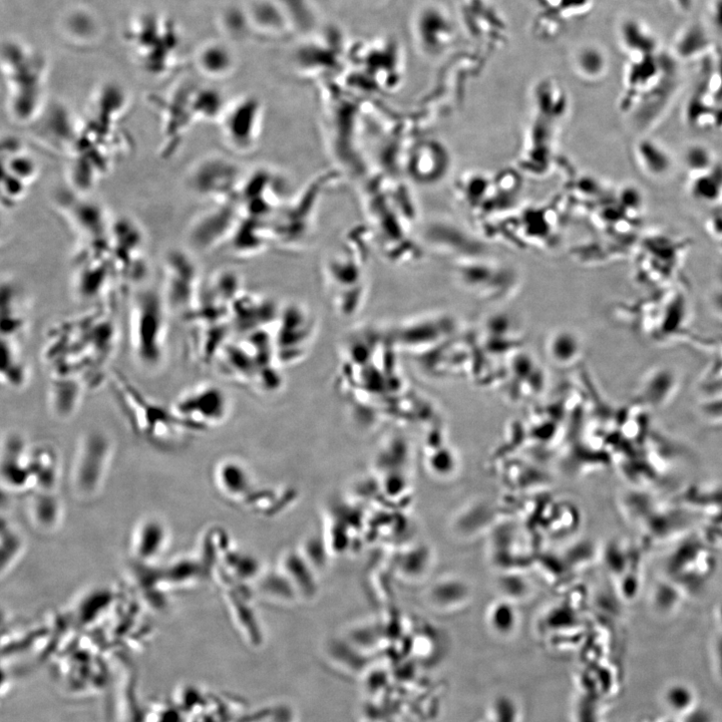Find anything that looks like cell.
<instances>
[{"label": "cell", "mask_w": 722, "mask_h": 722, "mask_svg": "<svg viewBox=\"0 0 722 722\" xmlns=\"http://www.w3.org/2000/svg\"><path fill=\"white\" fill-rule=\"evenodd\" d=\"M107 381L130 428L149 444L170 448L190 434L174 413L145 395L123 373H109Z\"/></svg>", "instance_id": "cell-4"}, {"label": "cell", "mask_w": 722, "mask_h": 722, "mask_svg": "<svg viewBox=\"0 0 722 722\" xmlns=\"http://www.w3.org/2000/svg\"><path fill=\"white\" fill-rule=\"evenodd\" d=\"M679 387L677 374L667 368L649 373L640 389L642 402L651 408L666 406L675 396Z\"/></svg>", "instance_id": "cell-19"}, {"label": "cell", "mask_w": 722, "mask_h": 722, "mask_svg": "<svg viewBox=\"0 0 722 722\" xmlns=\"http://www.w3.org/2000/svg\"><path fill=\"white\" fill-rule=\"evenodd\" d=\"M199 91L197 86L183 82L162 101V129L169 151L178 147L191 127L203 122Z\"/></svg>", "instance_id": "cell-9"}, {"label": "cell", "mask_w": 722, "mask_h": 722, "mask_svg": "<svg viewBox=\"0 0 722 722\" xmlns=\"http://www.w3.org/2000/svg\"><path fill=\"white\" fill-rule=\"evenodd\" d=\"M711 22L720 34H722V0H716L711 7Z\"/></svg>", "instance_id": "cell-29"}, {"label": "cell", "mask_w": 722, "mask_h": 722, "mask_svg": "<svg viewBox=\"0 0 722 722\" xmlns=\"http://www.w3.org/2000/svg\"><path fill=\"white\" fill-rule=\"evenodd\" d=\"M711 303L715 311L722 316V292L713 295Z\"/></svg>", "instance_id": "cell-30"}, {"label": "cell", "mask_w": 722, "mask_h": 722, "mask_svg": "<svg viewBox=\"0 0 722 722\" xmlns=\"http://www.w3.org/2000/svg\"><path fill=\"white\" fill-rule=\"evenodd\" d=\"M169 542V532L158 520L149 519L136 529L134 551L140 560H150L162 555Z\"/></svg>", "instance_id": "cell-20"}, {"label": "cell", "mask_w": 722, "mask_h": 722, "mask_svg": "<svg viewBox=\"0 0 722 722\" xmlns=\"http://www.w3.org/2000/svg\"><path fill=\"white\" fill-rule=\"evenodd\" d=\"M170 313L161 291L146 289L131 301L130 348L136 363L148 372L157 371L165 363Z\"/></svg>", "instance_id": "cell-5"}, {"label": "cell", "mask_w": 722, "mask_h": 722, "mask_svg": "<svg viewBox=\"0 0 722 722\" xmlns=\"http://www.w3.org/2000/svg\"><path fill=\"white\" fill-rule=\"evenodd\" d=\"M33 126L37 128L39 140L48 148L71 154L80 127L66 108L57 105L46 107Z\"/></svg>", "instance_id": "cell-13"}, {"label": "cell", "mask_w": 722, "mask_h": 722, "mask_svg": "<svg viewBox=\"0 0 722 722\" xmlns=\"http://www.w3.org/2000/svg\"><path fill=\"white\" fill-rule=\"evenodd\" d=\"M30 463L35 486L46 490L55 488L61 476L58 450L49 443L31 445Z\"/></svg>", "instance_id": "cell-18"}, {"label": "cell", "mask_w": 722, "mask_h": 722, "mask_svg": "<svg viewBox=\"0 0 722 722\" xmlns=\"http://www.w3.org/2000/svg\"><path fill=\"white\" fill-rule=\"evenodd\" d=\"M691 192L703 202H716L722 197V167L715 165L709 172L694 178Z\"/></svg>", "instance_id": "cell-25"}, {"label": "cell", "mask_w": 722, "mask_h": 722, "mask_svg": "<svg viewBox=\"0 0 722 722\" xmlns=\"http://www.w3.org/2000/svg\"><path fill=\"white\" fill-rule=\"evenodd\" d=\"M263 107L254 98H243L227 106L219 120L225 143L233 151L246 154L260 138Z\"/></svg>", "instance_id": "cell-10"}, {"label": "cell", "mask_w": 722, "mask_h": 722, "mask_svg": "<svg viewBox=\"0 0 722 722\" xmlns=\"http://www.w3.org/2000/svg\"><path fill=\"white\" fill-rule=\"evenodd\" d=\"M702 413L711 422H722V399L705 403Z\"/></svg>", "instance_id": "cell-28"}, {"label": "cell", "mask_w": 722, "mask_h": 722, "mask_svg": "<svg viewBox=\"0 0 722 722\" xmlns=\"http://www.w3.org/2000/svg\"><path fill=\"white\" fill-rule=\"evenodd\" d=\"M2 337L20 339L25 335L30 323L29 305L25 292L20 285L7 279L2 283Z\"/></svg>", "instance_id": "cell-15"}, {"label": "cell", "mask_w": 722, "mask_h": 722, "mask_svg": "<svg viewBox=\"0 0 722 722\" xmlns=\"http://www.w3.org/2000/svg\"><path fill=\"white\" fill-rule=\"evenodd\" d=\"M239 171L222 158H207L197 164L190 175V185L200 196L226 202L238 185Z\"/></svg>", "instance_id": "cell-12"}, {"label": "cell", "mask_w": 722, "mask_h": 722, "mask_svg": "<svg viewBox=\"0 0 722 722\" xmlns=\"http://www.w3.org/2000/svg\"><path fill=\"white\" fill-rule=\"evenodd\" d=\"M114 443L103 431L91 430L80 439L72 465V484L81 493L95 492L103 484L114 456Z\"/></svg>", "instance_id": "cell-8"}, {"label": "cell", "mask_w": 722, "mask_h": 722, "mask_svg": "<svg viewBox=\"0 0 722 722\" xmlns=\"http://www.w3.org/2000/svg\"><path fill=\"white\" fill-rule=\"evenodd\" d=\"M2 153L3 203L12 207L26 198L39 176V166L36 159L18 139H7L3 143Z\"/></svg>", "instance_id": "cell-11"}, {"label": "cell", "mask_w": 722, "mask_h": 722, "mask_svg": "<svg viewBox=\"0 0 722 722\" xmlns=\"http://www.w3.org/2000/svg\"><path fill=\"white\" fill-rule=\"evenodd\" d=\"M30 449L24 437L9 432L3 439V479L10 488L35 487L30 463Z\"/></svg>", "instance_id": "cell-14"}, {"label": "cell", "mask_w": 722, "mask_h": 722, "mask_svg": "<svg viewBox=\"0 0 722 722\" xmlns=\"http://www.w3.org/2000/svg\"><path fill=\"white\" fill-rule=\"evenodd\" d=\"M685 163L694 178L709 172L715 166L711 152L703 146L689 148L686 152Z\"/></svg>", "instance_id": "cell-27"}, {"label": "cell", "mask_w": 722, "mask_h": 722, "mask_svg": "<svg viewBox=\"0 0 722 722\" xmlns=\"http://www.w3.org/2000/svg\"><path fill=\"white\" fill-rule=\"evenodd\" d=\"M637 159L643 170L651 176H663L671 167L667 152L652 141H641L636 147Z\"/></svg>", "instance_id": "cell-23"}, {"label": "cell", "mask_w": 722, "mask_h": 722, "mask_svg": "<svg viewBox=\"0 0 722 722\" xmlns=\"http://www.w3.org/2000/svg\"><path fill=\"white\" fill-rule=\"evenodd\" d=\"M195 64L200 74L210 79H221L233 70V58L220 45L210 44L196 55Z\"/></svg>", "instance_id": "cell-22"}, {"label": "cell", "mask_w": 722, "mask_h": 722, "mask_svg": "<svg viewBox=\"0 0 722 722\" xmlns=\"http://www.w3.org/2000/svg\"><path fill=\"white\" fill-rule=\"evenodd\" d=\"M712 44L702 28L693 25L684 30L677 39L676 55L684 60L698 58L706 54Z\"/></svg>", "instance_id": "cell-24"}, {"label": "cell", "mask_w": 722, "mask_h": 722, "mask_svg": "<svg viewBox=\"0 0 722 722\" xmlns=\"http://www.w3.org/2000/svg\"><path fill=\"white\" fill-rule=\"evenodd\" d=\"M0 379L12 391L24 390L31 380V368L20 339L2 337Z\"/></svg>", "instance_id": "cell-17"}, {"label": "cell", "mask_w": 722, "mask_h": 722, "mask_svg": "<svg viewBox=\"0 0 722 722\" xmlns=\"http://www.w3.org/2000/svg\"><path fill=\"white\" fill-rule=\"evenodd\" d=\"M118 342V327L112 311L99 306L63 320L48 334L44 357L51 376H71L95 388L105 378L109 360Z\"/></svg>", "instance_id": "cell-1"}, {"label": "cell", "mask_w": 722, "mask_h": 722, "mask_svg": "<svg viewBox=\"0 0 722 722\" xmlns=\"http://www.w3.org/2000/svg\"><path fill=\"white\" fill-rule=\"evenodd\" d=\"M83 30H85L91 38L97 36V23L89 14L78 12L67 19L66 31L70 38H73L78 43V40L88 43L86 40L89 39Z\"/></svg>", "instance_id": "cell-26"}, {"label": "cell", "mask_w": 722, "mask_h": 722, "mask_svg": "<svg viewBox=\"0 0 722 722\" xmlns=\"http://www.w3.org/2000/svg\"><path fill=\"white\" fill-rule=\"evenodd\" d=\"M676 6L682 11H689L691 8L692 0H673Z\"/></svg>", "instance_id": "cell-31"}, {"label": "cell", "mask_w": 722, "mask_h": 722, "mask_svg": "<svg viewBox=\"0 0 722 722\" xmlns=\"http://www.w3.org/2000/svg\"><path fill=\"white\" fill-rule=\"evenodd\" d=\"M162 296L171 313L187 319L198 307L201 277L198 266L188 253L174 250L164 261Z\"/></svg>", "instance_id": "cell-6"}, {"label": "cell", "mask_w": 722, "mask_h": 722, "mask_svg": "<svg viewBox=\"0 0 722 722\" xmlns=\"http://www.w3.org/2000/svg\"><path fill=\"white\" fill-rule=\"evenodd\" d=\"M48 403L52 415L66 422L81 409L86 392L90 389L81 379L71 376H51Z\"/></svg>", "instance_id": "cell-16"}, {"label": "cell", "mask_w": 722, "mask_h": 722, "mask_svg": "<svg viewBox=\"0 0 722 722\" xmlns=\"http://www.w3.org/2000/svg\"><path fill=\"white\" fill-rule=\"evenodd\" d=\"M124 41L136 65L147 75L164 78L184 56L185 38L170 16L148 10L135 14L124 29Z\"/></svg>", "instance_id": "cell-2"}, {"label": "cell", "mask_w": 722, "mask_h": 722, "mask_svg": "<svg viewBox=\"0 0 722 722\" xmlns=\"http://www.w3.org/2000/svg\"><path fill=\"white\" fill-rule=\"evenodd\" d=\"M2 70L11 117L18 123L33 125L47 107V58L25 41L9 40L3 46Z\"/></svg>", "instance_id": "cell-3"}, {"label": "cell", "mask_w": 722, "mask_h": 722, "mask_svg": "<svg viewBox=\"0 0 722 722\" xmlns=\"http://www.w3.org/2000/svg\"><path fill=\"white\" fill-rule=\"evenodd\" d=\"M620 41L632 62L656 55V39L645 26L635 20H627L622 24Z\"/></svg>", "instance_id": "cell-21"}, {"label": "cell", "mask_w": 722, "mask_h": 722, "mask_svg": "<svg viewBox=\"0 0 722 722\" xmlns=\"http://www.w3.org/2000/svg\"><path fill=\"white\" fill-rule=\"evenodd\" d=\"M229 401L217 386L206 384L189 389L172 405L187 430L205 432L222 425L229 414Z\"/></svg>", "instance_id": "cell-7"}]
</instances>
